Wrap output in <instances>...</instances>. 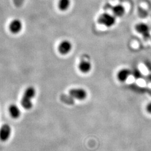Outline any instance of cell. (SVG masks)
Wrapping results in <instances>:
<instances>
[{
  "instance_id": "6da1fadb",
  "label": "cell",
  "mask_w": 151,
  "mask_h": 151,
  "mask_svg": "<svg viewBox=\"0 0 151 151\" xmlns=\"http://www.w3.org/2000/svg\"><path fill=\"white\" fill-rule=\"evenodd\" d=\"M36 90L32 86L28 87L25 90L21 100L22 108L25 110H30L32 108V100L35 96Z\"/></svg>"
},
{
  "instance_id": "7a4b0ae2",
  "label": "cell",
  "mask_w": 151,
  "mask_h": 151,
  "mask_svg": "<svg viewBox=\"0 0 151 151\" xmlns=\"http://www.w3.org/2000/svg\"><path fill=\"white\" fill-rule=\"evenodd\" d=\"M97 22L100 24L104 25L106 27H112L116 22V17L114 15L105 12L99 16Z\"/></svg>"
},
{
  "instance_id": "3957f363",
  "label": "cell",
  "mask_w": 151,
  "mask_h": 151,
  "mask_svg": "<svg viewBox=\"0 0 151 151\" xmlns=\"http://www.w3.org/2000/svg\"><path fill=\"white\" fill-rule=\"evenodd\" d=\"M69 94L72 98L78 100H84L87 96L86 90L80 87L71 88L69 91Z\"/></svg>"
},
{
  "instance_id": "277c9868",
  "label": "cell",
  "mask_w": 151,
  "mask_h": 151,
  "mask_svg": "<svg viewBox=\"0 0 151 151\" xmlns=\"http://www.w3.org/2000/svg\"><path fill=\"white\" fill-rule=\"evenodd\" d=\"M72 44L68 40H62L58 46V51L62 55H67L70 53L72 49Z\"/></svg>"
},
{
  "instance_id": "5b68a950",
  "label": "cell",
  "mask_w": 151,
  "mask_h": 151,
  "mask_svg": "<svg viewBox=\"0 0 151 151\" xmlns=\"http://www.w3.org/2000/svg\"><path fill=\"white\" fill-rule=\"evenodd\" d=\"M135 30L139 34H140L145 39L150 38V30L147 24L143 22L138 23L135 25Z\"/></svg>"
},
{
  "instance_id": "8992f818",
  "label": "cell",
  "mask_w": 151,
  "mask_h": 151,
  "mask_svg": "<svg viewBox=\"0 0 151 151\" xmlns=\"http://www.w3.org/2000/svg\"><path fill=\"white\" fill-rule=\"evenodd\" d=\"M11 134V127L7 124L2 125L0 128V140L5 142L9 139Z\"/></svg>"
},
{
  "instance_id": "52a82bcc",
  "label": "cell",
  "mask_w": 151,
  "mask_h": 151,
  "mask_svg": "<svg viewBox=\"0 0 151 151\" xmlns=\"http://www.w3.org/2000/svg\"><path fill=\"white\" fill-rule=\"evenodd\" d=\"M9 28L11 33L17 34L22 31V23L20 20L15 19L11 21L9 24Z\"/></svg>"
},
{
  "instance_id": "ba28073f",
  "label": "cell",
  "mask_w": 151,
  "mask_h": 151,
  "mask_svg": "<svg viewBox=\"0 0 151 151\" xmlns=\"http://www.w3.org/2000/svg\"><path fill=\"white\" fill-rule=\"evenodd\" d=\"M78 68L81 73L84 74L88 73L91 70V63L87 59H82L78 64Z\"/></svg>"
},
{
  "instance_id": "9c48e42d",
  "label": "cell",
  "mask_w": 151,
  "mask_h": 151,
  "mask_svg": "<svg viewBox=\"0 0 151 151\" xmlns=\"http://www.w3.org/2000/svg\"><path fill=\"white\" fill-rule=\"evenodd\" d=\"M132 75V71L128 68H123L117 73V78L120 82H124L127 81L130 76Z\"/></svg>"
},
{
  "instance_id": "30bf717a",
  "label": "cell",
  "mask_w": 151,
  "mask_h": 151,
  "mask_svg": "<svg viewBox=\"0 0 151 151\" xmlns=\"http://www.w3.org/2000/svg\"><path fill=\"white\" fill-rule=\"evenodd\" d=\"M9 112L13 119H18L21 115V110L16 104H11L9 107Z\"/></svg>"
},
{
  "instance_id": "8fae6325",
  "label": "cell",
  "mask_w": 151,
  "mask_h": 151,
  "mask_svg": "<svg viewBox=\"0 0 151 151\" xmlns=\"http://www.w3.org/2000/svg\"><path fill=\"white\" fill-rule=\"evenodd\" d=\"M125 8L122 5H117L114 6L113 8V12L114 15L115 17H122L125 14Z\"/></svg>"
},
{
  "instance_id": "7c38bea8",
  "label": "cell",
  "mask_w": 151,
  "mask_h": 151,
  "mask_svg": "<svg viewBox=\"0 0 151 151\" xmlns=\"http://www.w3.org/2000/svg\"><path fill=\"white\" fill-rule=\"evenodd\" d=\"M70 5V0H59L58 7L60 11H65L68 10Z\"/></svg>"
},
{
  "instance_id": "4fadbf2b",
  "label": "cell",
  "mask_w": 151,
  "mask_h": 151,
  "mask_svg": "<svg viewBox=\"0 0 151 151\" xmlns=\"http://www.w3.org/2000/svg\"><path fill=\"white\" fill-rule=\"evenodd\" d=\"M132 74L134 77V78L136 79H138L140 78L141 77V72L139 70H138V69H135L132 72Z\"/></svg>"
},
{
  "instance_id": "5bb4252c",
  "label": "cell",
  "mask_w": 151,
  "mask_h": 151,
  "mask_svg": "<svg viewBox=\"0 0 151 151\" xmlns=\"http://www.w3.org/2000/svg\"><path fill=\"white\" fill-rule=\"evenodd\" d=\"M146 110L148 113L151 114V102L148 103L146 106Z\"/></svg>"
}]
</instances>
